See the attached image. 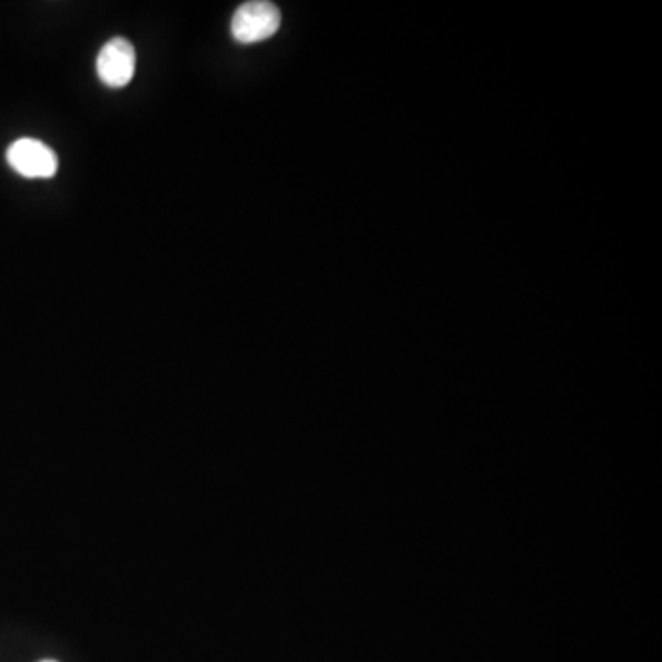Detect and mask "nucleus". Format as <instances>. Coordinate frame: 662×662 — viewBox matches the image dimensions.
Instances as JSON below:
<instances>
[{
	"instance_id": "obj_1",
	"label": "nucleus",
	"mask_w": 662,
	"mask_h": 662,
	"mask_svg": "<svg viewBox=\"0 0 662 662\" xmlns=\"http://www.w3.org/2000/svg\"><path fill=\"white\" fill-rule=\"evenodd\" d=\"M281 13L273 2L253 0L234 11L230 32L238 43H260L273 38L280 28Z\"/></svg>"
},
{
	"instance_id": "obj_2",
	"label": "nucleus",
	"mask_w": 662,
	"mask_h": 662,
	"mask_svg": "<svg viewBox=\"0 0 662 662\" xmlns=\"http://www.w3.org/2000/svg\"><path fill=\"white\" fill-rule=\"evenodd\" d=\"M11 170L27 179H50L58 171V155L38 138H19L6 151Z\"/></svg>"
},
{
	"instance_id": "obj_3",
	"label": "nucleus",
	"mask_w": 662,
	"mask_h": 662,
	"mask_svg": "<svg viewBox=\"0 0 662 662\" xmlns=\"http://www.w3.org/2000/svg\"><path fill=\"white\" fill-rule=\"evenodd\" d=\"M137 69V52L128 39L115 38L101 47L96 59V72L101 83L111 89L128 86Z\"/></svg>"
},
{
	"instance_id": "obj_4",
	"label": "nucleus",
	"mask_w": 662,
	"mask_h": 662,
	"mask_svg": "<svg viewBox=\"0 0 662 662\" xmlns=\"http://www.w3.org/2000/svg\"><path fill=\"white\" fill-rule=\"evenodd\" d=\"M39 662H59V661H56V659H43V661H39Z\"/></svg>"
}]
</instances>
